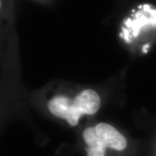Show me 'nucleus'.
<instances>
[{
    "mask_svg": "<svg viewBox=\"0 0 156 156\" xmlns=\"http://www.w3.org/2000/svg\"><path fill=\"white\" fill-rule=\"evenodd\" d=\"M101 106V98L95 90H85L74 99L58 95L48 103V108L54 116L65 119L71 126H76L83 115H93Z\"/></svg>",
    "mask_w": 156,
    "mask_h": 156,
    "instance_id": "obj_1",
    "label": "nucleus"
},
{
    "mask_svg": "<svg viewBox=\"0 0 156 156\" xmlns=\"http://www.w3.org/2000/svg\"><path fill=\"white\" fill-rule=\"evenodd\" d=\"M99 140L106 146L116 151H123L126 147V140L114 127L106 123H100L95 126Z\"/></svg>",
    "mask_w": 156,
    "mask_h": 156,
    "instance_id": "obj_2",
    "label": "nucleus"
},
{
    "mask_svg": "<svg viewBox=\"0 0 156 156\" xmlns=\"http://www.w3.org/2000/svg\"><path fill=\"white\" fill-rule=\"evenodd\" d=\"M83 136L87 145V156H105L106 147L99 140L95 126L85 129Z\"/></svg>",
    "mask_w": 156,
    "mask_h": 156,
    "instance_id": "obj_3",
    "label": "nucleus"
},
{
    "mask_svg": "<svg viewBox=\"0 0 156 156\" xmlns=\"http://www.w3.org/2000/svg\"><path fill=\"white\" fill-rule=\"evenodd\" d=\"M149 46H150L149 44L145 45V46H144V48H143V51H144V52H147V49H148V48H149Z\"/></svg>",
    "mask_w": 156,
    "mask_h": 156,
    "instance_id": "obj_4",
    "label": "nucleus"
}]
</instances>
